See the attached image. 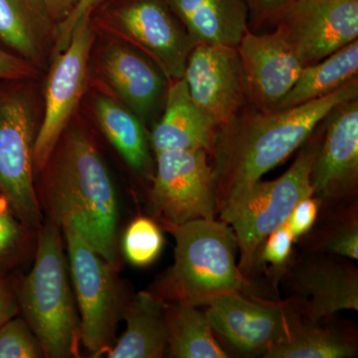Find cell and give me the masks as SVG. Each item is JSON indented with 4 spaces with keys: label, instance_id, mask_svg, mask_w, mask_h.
Returning a JSON list of instances; mask_svg holds the SVG:
<instances>
[{
    "label": "cell",
    "instance_id": "cell-1",
    "mask_svg": "<svg viewBox=\"0 0 358 358\" xmlns=\"http://www.w3.org/2000/svg\"><path fill=\"white\" fill-rule=\"evenodd\" d=\"M36 188L47 217L71 226L101 256L119 267L117 190L94 136L72 121L61 136Z\"/></svg>",
    "mask_w": 358,
    "mask_h": 358
},
{
    "label": "cell",
    "instance_id": "cell-2",
    "mask_svg": "<svg viewBox=\"0 0 358 358\" xmlns=\"http://www.w3.org/2000/svg\"><path fill=\"white\" fill-rule=\"evenodd\" d=\"M358 96L357 77L317 100L289 109H242L219 129L213 159L217 212L228 200L282 164L312 136L331 110Z\"/></svg>",
    "mask_w": 358,
    "mask_h": 358
},
{
    "label": "cell",
    "instance_id": "cell-3",
    "mask_svg": "<svg viewBox=\"0 0 358 358\" xmlns=\"http://www.w3.org/2000/svg\"><path fill=\"white\" fill-rule=\"evenodd\" d=\"M61 232L55 221L45 218L37 235L33 267L20 280L18 301L45 357H80V317Z\"/></svg>",
    "mask_w": 358,
    "mask_h": 358
},
{
    "label": "cell",
    "instance_id": "cell-4",
    "mask_svg": "<svg viewBox=\"0 0 358 358\" xmlns=\"http://www.w3.org/2000/svg\"><path fill=\"white\" fill-rule=\"evenodd\" d=\"M160 224L176 240L173 268L155 293L162 300L201 307L223 294H250L248 278L236 264V237L229 225L215 218Z\"/></svg>",
    "mask_w": 358,
    "mask_h": 358
},
{
    "label": "cell",
    "instance_id": "cell-5",
    "mask_svg": "<svg viewBox=\"0 0 358 358\" xmlns=\"http://www.w3.org/2000/svg\"><path fill=\"white\" fill-rule=\"evenodd\" d=\"M322 138V134L313 133L286 173L274 180L256 181L218 211L220 220L234 232L240 252L238 267L247 278L266 238L287 222L301 199L312 196L310 174Z\"/></svg>",
    "mask_w": 358,
    "mask_h": 358
},
{
    "label": "cell",
    "instance_id": "cell-6",
    "mask_svg": "<svg viewBox=\"0 0 358 358\" xmlns=\"http://www.w3.org/2000/svg\"><path fill=\"white\" fill-rule=\"evenodd\" d=\"M33 80L0 79V190L20 218L39 230L45 216L35 185L34 148L42 115Z\"/></svg>",
    "mask_w": 358,
    "mask_h": 358
},
{
    "label": "cell",
    "instance_id": "cell-7",
    "mask_svg": "<svg viewBox=\"0 0 358 358\" xmlns=\"http://www.w3.org/2000/svg\"><path fill=\"white\" fill-rule=\"evenodd\" d=\"M98 8L91 16L96 30L145 54L167 81L183 78L195 44L166 0H108Z\"/></svg>",
    "mask_w": 358,
    "mask_h": 358
},
{
    "label": "cell",
    "instance_id": "cell-8",
    "mask_svg": "<svg viewBox=\"0 0 358 358\" xmlns=\"http://www.w3.org/2000/svg\"><path fill=\"white\" fill-rule=\"evenodd\" d=\"M70 279L79 310L81 345L91 357L113 346L127 301L117 268L106 261L71 226H63Z\"/></svg>",
    "mask_w": 358,
    "mask_h": 358
},
{
    "label": "cell",
    "instance_id": "cell-9",
    "mask_svg": "<svg viewBox=\"0 0 358 358\" xmlns=\"http://www.w3.org/2000/svg\"><path fill=\"white\" fill-rule=\"evenodd\" d=\"M96 31L91 17L77 25L69 43L52 56L44 87L43 110L34 148L35 171L40 173L76 114L90 82V61Z\"/></svg>",
    "mask_w": 358,
    "mask_h": 358
},
{
    "label": "cell",
    "instance_id": "cell-10",
    "mask_svg": "<svg viewBox=\"0 0 358 358\" xmlns=\"http://www.w3.org/2000/svg\"><path fill=\"white\" fill-rule=\"evenodd\" d=\"M208 157L203 150H167L155 155L150 203L160 222L215 218V178Z\"/></svg>",
    "mask_w": 358,
    "mask_h": 358
},
{
    "label": "cell",
    "instance_id": "cell-11",
    "mask_svg": "<svg viewBox=\"0 0 358 358\" xmlns=\"http://www.w3.org/2000/svg\"><path fill=\"white\" fill-rule=\"evenodd\" d=\"M206 307L204 313L215 336L248 357L265 355L301 315L298 303L289 296L272 301L252 294H228L213 299Z\"/></svg>",
    "mask_w": 358,
    "mask_h": 358
},
{
    "label": "cell",
    "instance_id": "cell-12",
    "mask_svg": "<svg viewBox=\"0 0 358 358\" xmlns=\"http://www.w3.org/2000/svg\"><path fill=\"white\" fill-rule=\"evenodd\" d=\"M324 133L310 182L320 212L355 202L358 185V99L336 106L324 117Z\"/></svg>",
    "mask_w": 358,
    "mask_h": 358
},
{
    "label": "cell",
    "instance_id": "cell-13",
    "mask_svg": "<svg viewBox=\"0 0 358 358\" xmlns=\"http://www.w3.org/2000/svg\"><path fill=\"white\" fill-rule=\"evenodd\" d=\"M279 281L312 322L358 310V270L345 257L306 252L289 262Z\"/></svg>",
    "mask_w": 358,
    "mask_h": 358
},
{
    "label": "cell",
    "instance_id": "cell-14",
    "mask_svg": "<svg viewBox=\"0 0 358 358\" xmlns=\"http://www.w3.org/2000/svg\"><path fill=\"white\" fill-rule=\"evenodd\" d=\"M307 66L358 37V0H296L275 20Z\"/></svg>",
    "mask_w": 358,
    "mask_h": 358
},
{
    "label": "cell",
    "instance_id": "cell-15",
    "mask_svg": "<svg viewBox=\"0 0 358 358\" xmlns=\"http://www.w3.org/2000/svg\"><path fill=\"white\" fill-rule=\"evenodd\" d=\"M193 102L217 124L225 126L246 105L243 71L235 47L196 44L183 74Z\"/></svg>",
    "mask_w": 358,
    "mask_h": 358
},
{
    "label": "cell",
    "instance_id": "cell-16",
    "mask_svg": "<svg viewBox=\"0 0 358 358\" xmlns=\"http://www.w3.org/2000/svg\"><path fill=\"white\" fill-rule=\"evenodd\" d=\"M247 100L263 112L275 110L306 67L281 29L245 34L237 46Z\"/></svg>",
    "mask_w": 358,
    "mask_h": 358
},
{
    "label": "cell",
    "instance_id": "cell-17",
    "mask_svg": "<svg viewBox=\"0 0 358 358\" xmlns=\"http://www.w3.org/2000/svg\"><path fill=\"white\" fill-rule=\"evenodd\" d=\"M96 60L99 77L108 93L133 110L143 124L157 114L169 81L145 54L121 40L107 36Z\"/></svg>",
    "mask_w": 358,
    "mask_h": 358
},
{
    "label": "cell",
    "instance_id": "cell-18",
    "mask_svg": "<svg viewBox=\"0 0 358 358\" xmlns=\"http://www.w3.org/2000/svg\"><path fill=\"white\" fill-rule=\"evenodd\" d=\"M56 38L57 22L44 0H0V48L45 72Z\"/></svg>",
    "mask_w": 358,
    "mask_h": 358
},
{
    "label": "cell",
    "instance_id": "cell-19",
    "mask_svg": "<svg viewBox=\"0 0 358 358\" xmlns=\"http://www.w3.org/2000/svg\"><path fill=\"white\" fill-rule=\"evenodd\" d=\"M162 117L150 136L155 155L167 150H203L212 155L217 124L193 102L185 79L169 82Z\"/></svg>",
    "mask_w": 358,
    "mask_h": 358
},
{
    "label": "cell",
    "instance_id": "cell-20",
    "mask_svg": "<svg viewBox=\"0 0 358 358\" xmlns=\"http://www.w3.org/2000/svg\"><path fill=\"white\" fill-rule=\"evenodd\" d=\"M194 44L235 47L248 26L247 0H166Z\"/></svg>",
    "mask_w": 358,
    "mask_h": 358
},
{
    "label": "cell",
    "instance_id": "cell-21",
    "mask_svg": "<svg viewBox=\"0 0 358 358\" xmlns=\"http://www.w3.org/2000/svg\"><path fill=\"white\" fill-rule=\"evenodd\" d=\"M92 112L101 131L127 164L141 178L152 180L155 164L140 117L107 91L94 94Z\"/></svg>",
    "mask_w": 358,
    "mask_h": 358
},
{
    "label": "cell",
    "instance_id": "cell-22",
    "mask_svg": "<svg viewBox=\"0 0 358 358\" xmlns=\"http://www.w3.org/2000/svg\"><path fill=\"white\" fill-rule=\"evenodd\" d=\"M126 331L108 350L109 358H160L167 352L166 301L155 293L140 292L124 306Z\"/></svg>",
    "mask_w": 358,
    "mask_h": 358
},
{
    "label": "cell",
    "instance_id": "cell-23",
    "mask_svg": "<svg viewBox=\"0 0 358 358\" xmlns=\"http://www.w3.org/2000/svg\"><path fill=\"white\" fill-rule=\"evenodd\" d=\"M299 315L279 341L271 346L266 358H350L357 355L355 338L339 333L322 322Z\"/></svg>",
    "mask_w": 358,
    "mask_h": 358
},
{
    "label": "cell",
    "instance_id": "cell-24",
    "mask_svg": "<svg viewBox=\"0 0 358 358\" xmlns=\"http://www.w3.org/2000/svg\"><path fill=\"white\" fill-rule=\"evenodd\" d=\"M166 301L167 352L173 358L230 357L212 331L204 313L185 301Z\"/></svg>",
    "mask_w": 358,
    "mask_h": 358
},
{
    "label": "cell",
    "instance_id": "cell-25",
    "mask_svg": "<svg viewBox=\"0 0 358 358\" xmlns=\"http://www.w3.org/2000/svg\"><path fill=\"white\" fill-rule=\"evenodd\" d=\"M357 72L358 41L355 40L317 64L303 68L275 110L296 107L329 95L357 78Z\"/></svg>",
    "mask_w": 358,
    "mask_h": 358
},
{
    "label": "cell",
    "instance_id": "cell-26",
    "mask_svg": "<svg viewBox=\"0 0 358 358\" xmlns=\"http://www.w3.org/2000/svg\"><path fill=\"white\" fill-rule=\"evenodd\" d=\"M301 239L306 252L331 254L357 260V202L324 213V220L319 227L312 228Z\"/></svg>",
    "mask_w": 358,
    "mask_h": 358
},
{
    "label": "cell",
    "instance_id": "cell-27",
    "mask_svg": "<svg viewBox=\"0 0 358 358\" xmlns=\"http://www.w3.org/2000/svg\"><path fill=\"white\" fill-rule=\"evenodd\" d=\"M37 235L0 190V277L15 274L34 255Z\"/></svg>",
    "mask_w": 358,
    "mask_h": 358
},
{
    "label": "cell",
    "instance_id": "cell-28",
    "mask_svg": "<svg viewBox=\"0 0 358 358\" xmlns=\"http://www.w3.org/2000/svg\"><path fill=\"white\" fill-rule=\"evenodd\" d=\"M164 246V237L159 224L148 217L134 219L122 239L124 258L136 267H148L159 258Z\"/></svg>",
    "mask_w": 358,
    "mask_h": 358
},
{
    "label": "cell",
    "instance_id": "cell-29",
    "mask_svg": "<svg viewBox=\"0 0 358 358\" xmlns=\"http://www.w3.org/2000/svg\"><path fill=\"white\" fill-rule=\"evenodd\" d=\"M40 357L41 343L24 317L16 315L0 327V358Z\"/></svg>",
    "mask_w": 358,
    "mask_h": 358
},
{
    "label": "cell",
    "instance_id": "cell-30",
    "mask_svg": "<svg viewBox=\"0 0 358 358\" xmlns=\"http://www.w3.org/2000/svg\"><path fill=\"white\" fill-rule=\"evenodd\" d=\"M296 240L287 224L271 233L261 245L255 257L253 270L259 267H268V272L275 280H279L292 261L294 244Z\"/></svg>",
    "mask_w": 358,
    "mask_h": 358
},
{
    "label": "cell",
    "instance_id": "cell-31",
    "mask_svg": "<svg viewBox=\"0 0 358 358\" xmlns=\"http://www.w3.org/2000/svg\"><path fill=\"white\" fill-rule=\"evenodd\" d=\"M108 0H75L72 10L64 20L57 24V38H56L54 54L63 49L69 43L77 25L90 18L98 7Z\"/></svg>",
    "mask_w": 358,
    "mask_h": 358
},
{
    "label": "cell",
    "instance_id": "cell-32",
    "mask_svg": "<svg viewBox=\"0 0 358 358\" xmlns=\"http://www.w3.org/2000/svg\"><path fill=\"white\" fill-rule=\"evenodd\" d=\"M320 215V202L315 197L301 199L289 214L287 226L296 242L312 230Z\"/></svg>",
    "mask_w": 358,
    "mask_h": 358
},
{
    "label": "cell",
    "instance_id": "cell-33",
    "mask_svg": "<svg viewBox=\"0 0 358 358\" xmlns=\"http://www.w3.org/2000/svg\"><path fill=\"white\" fill-rule=\"evenodd\" d=\"M20 280L16 274L0 277V327L20 313L18 301Z\"/></svg>",
    "mask_w": 358,
    "mask_h": 358
},
{
    "label": "cell",
    "instance_id": "cell-34",
    "mask_svg": "<svg viewBox=\"0 0 358 358\" xmlns=\"http://www.w3.org/2000/svg\"><path fill=\"white\" fill-rule=\"evenodd\" d=\"M40 71L17 56L0 48V79L36 78Z\"/></svg>",
    "mask_w": 358,
    "mask_h": 358
},
{
    "label": "cell",
    "instance_id": "cell-35",
    "mask_svg": "<svg viewBox=\"0 0 358 358\" xmlns=\"http://www.w3.org/2000/svg\"><path fill=\"white\" fill-rule=\"evenodd\" d=\"M296 0H247L249 14L257 25L264 21L277 20Z\"/></svg>",
    "mask_w": 358,
    "mask_h": 358
},
{
    "label": "cell",
    "instance_id": "cell-36",
    "mask_svg": "<svg viewBox=\"0 0 358 358\" xmlns=\"http://www.w3.org/2000/svg\"><path fill=\"white\" fill-rule=\"evenodd\" d=\"M44 2L57 24L67 17L75 4V0H44Z\"/></svg>",
    "mask_w": 358,
    "mask_h": 358
}]
</instances>
